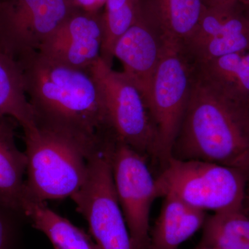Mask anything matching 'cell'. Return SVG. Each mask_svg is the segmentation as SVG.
Returning a JSON list of instances; mask_svg holds the SVG:
<instances>
[{
	"label": "cell",
	"instance_id": "cell-1",
	"mask_svg": "<svg viewBox=\"0 0 249 249\" xmlns=\"http://www.w3.org/2000/svg\"><path fill=\"white\" fill-rule=\"evenodd\" d=\"M171 157L233 168L249 183V103L206 80L194 69Z\"/></svg>",
	"mask_w": 249,
	"mask_h": 249
},
{
	"label": "cell",
	"instance_id": "cell-2",
	"mask_svg": "<svg viewBox=\"0 0 249 249\" xmlns=\"http://www.w3.org/2000/svg\"><path fill=\"white\" fill-rule=\"evenodd\" d=\"M16 60L36 120L96 143L111 132L102 95L89 71L63 65L38 51Z\"/></svg>",
	"mask_w": 249,
	"mask_h": 249
},
{
	"label": "cell",
	"instance_id": "cell-3",
	"mask_svg": "<svg viewBox=\"0 0 249 249\" xmlns=\"http://www.w3.org/2000/svg\"><path fill=\"white\" fill-rule=\"evenodd\" d=\"M24 199L45 203L71 197L84 184L89 159L101 143L36 120L24 127Z\"/></svg>",
	"mask_w": 249,
	"mask_h": 249
},
{
	"label": "cell",
	"instance_id": "cell-4",
	"mask_svg": "<svg viewBox=\"0 0 249 249\" xmlns=\"http://www.w3.org/2000/svg\"><path fill=\"white\" fill-rule=\"evenodd\" d=\"M248 178L240 172L200 160L171 157L156 178L157 198L173 196L214 213L245 210Z\"/></svg>",
	"mask_w": 249,
	"mask_h": 249
},
{
	"label": "cell",
	"instance_id": "cell-5",
	"mask_svg": "<svg viewBox=\"0 0 249 249\" xmlns=\"http://www.w3.org/2000/svg\"><path fill=\"white\" fill-rule=\"evenodd\" d=\"M89 71L101 91L112 133L147 160L160 163L158 135L140 90L124 72L114 71L101 58Z\"/></svg>",
	"mask_w": 249,
	"mask_h": 249
},
{
	"label": "cell",
	"instance_id": "cell-6",
	"mask_svg": "<svg viewBox=\"0 0 249 249\" xmlns=\"http://www.w3.org/2000/svg\"><path fill=\"white\" fill-rule=\"evenodd\" d=\"M112 145L107 141L91 154L84 184L71 198L89 224L98 249H135L114 188Z\"/></svg>",
	"mask_w": 249,
	"mask_h": 249
},
{
	"label": "cell",
	"instance_id": "cell-7",
	"mask_svg": "<svg viewBox=\"0 0 249 249\" xmlns=\"http://www.w3.org/2000/svg\"><path fill=\"white\" fill-rule=\"evenodd\" d=\"M194 69L179 47L172 46L157 67L147 107L158 135L160 166L171 157L193 83Z\"/></svg>",
	"mask_w": 249,
	"mask_h": 249
},
{
	"label": "cell",
	"instance_id": "cell-8",
	"mask_svg": "<svg viewBox=\"0 0 249 249\" xmlns=\"http://www.w3.org/2000/svg\"><path fill=\"white\" fill-rule=\"evenodd\" d=\"M111 166L116 196L134 248L148 249L150 211L157 199L156 178L148 160L116 138L111 148Z\"/></svg>",
	"mask_w": 249,
	"mask_h": 249
},
{
	"label": "cell",
	"instance_id": "cell-9",
	"mask_svg": "<svg viewBox=\"0 0 249 249\" xmlns=\"http://www.w3.org/2000/svg\"><path fill=\"white\" fill-rule=\"evenodd\" d=\"M75 9L70 0H1L0 49L15 59L38 51Z\"/></svg>",
	"mask_w": 249,
	"mask_h": 249
},
{
	"label": "cell",
	"instance_id": "cell-10",
	"mask_svg": "<svg viewBox=\"0 0 249 249\" xmlns=\"http://www.w3.org/2000/svg\"><path fill=\"white\" fill-rule=\"evenodd\" d=\"M173 45L151 5L142 0L138 19L116 42L114 56L123 64V72L140 90L146 105L156 70Z\"/></svg>",
	"mask_w": 249,
	"mask_h": 249
},
{
	"label": "cell",
	"instance_id": "cell-11",
	"mask_svg": "<svg viewBox=\"0 0 249 249\" xmlns=\"http://www.w3.org/2000/svg\"><path fill=\"white\" fill-rule=\"evenodd\" d=\"M193 65L249 49V21L242 4L205 8L196 31L181 47Z\"/></svg>",
	"mask_w": 249,
	"mask_h": 249
},
{
	"label": "cell",
	"instance_id": "cell-12",
	"mask_svg": "<svg viewBox=\"0 0 249 249\" xmlns=\"http://www.w3.org/2000/svg\"><path fill=\"white\" fill-rule=\"evenodd\" d=\"M103 14L75 9L38 52L63 64L89 71L101 58Z\"/></svg>",
	"mask_w": 249,
	"mask_h": 249
},
{
	"label": "cell",
	"instance_id": "cell-13",
	"mask_svg": "<svg viewBox=\"0 0 249 249\" xmlns=\"http://www.w3.org/2000/svg\"><path fill=\"white\" fill-rule=\"evenodd\" d=\"M206 212L173 196H164L160 214L150 231L148 249H178L206 221Z\"/></svg>",
	"mask_w": 249,
	"mask_h": 249
},
{
	"label": "cell",
	"instance_id": "cell-14",
	"mask_svg": "<svg viewBox=\"0 0 249 249\" xmlns=\"http://www.w3.org/2000/svg\"><path fill=\"white\" fill-rule=\"evenodd\" d=\"M12 120L0 116V205L22 213L27 157L18 149Z\"/></svg>",
	"mask_w": 249,
	"mask_h": 249
},
{
	"label": "cell",
	"instance_id": "cell-15",
	"mask_svg": "<svg viewBox=\"0 0 249 249\" xmlns=\"http://www.w3.org/2000/svg\"><path fill=\"white\" fill-rule=\"evenodd\" d=\"M22 214L48 237L55 249H98L84 231L49 209L45 203L25 199Z\"/></svg>",
	"mask_w": 249,
	"mask_h": 249
},
{
	"label": "cell",
	"instance_id": "cell-16",
	"mask_svg": "<svg viewBox=\"0 0 249 249\" xmlns=\"http://www.w3.org/2000/svg\"><path fill=\"white\" fill-rule=\"evenodd\" d=\"M0 116L12 118L22 128L35 124L22 70L17 60L0 49Z\"/></svg>",
	"mask_w": 249,
	"mask_h": 249
},
{
	"label": "cell",
	"instance_id": "cell-17",
	"mask_svg": "<svg viewBox=\"0 0 249 249\" xmlns=\"http://www.w3.org/2000/svg\"><path fill=\"white\" fill-rule=\"evenodd\" d=\"M150 5L168 38L180 48L196 31L206 8L203 0H154Z\"/></svg>",
	"mask_w": 249,
	"mask_h": 249
},
{
	"label": "cell",
	"instance_id": "cell-18",
	"mask_svg": "<svg viewBox=\"0 0 249 249\" xmlns=\"http://www.w3.org/2000/svg\"><path fill=\"white\" fill-rule=\"evenodd\" d=\"M193 66L206 80L249 104V49Z\"/></svg>",
	"mask_w": 249,
	"mask_h": 249
},
{
	"label": "cell",
	"instance_id": "cell-19",
	"mask_svg": "<svg viewBox=\"0 0 249 249\" xmlns=\"http://www.w3.org/2000/svg\"><path fill=\"white\" fill-rule=\"evenodd\" d=\"M249 249V218L245 210L214 213L206 218L196 248Z\"/></svg>",
	"mask_w": 249,
	"mask_h": 249
},
{
	"label": "cell",
	"instance_id": "cell-20",
	"mask_svg": "<svg viewBox=\"0 0 249 249\" xmlns=\"http://www.w3.org/2000/svg\"><path fill=\"white\" fill-rule=\"evenodd\" d=\"M142 7V0H106L101 57L109 66L112 65L116 42L138 19Z\"/></svg>",
	"mask_w": 249,
	"mask_h": 249
},
{
	"label": "cell",
	"instance_id": "cell-21",
	"mask_svg": "<svg viewBox=\"0 0 249 249\" xmlns=\"http://www.w3.org/2000/svg\"><path fill=\"white\" fill-rule=\"evenodd\" d=\"M12 211L0 205V249H7L16 235V227L11 214Z\"/></svg>",
	"mask_w": 249,
	"mask_h": 249
},
{
	"label": "cell",
	"instance_id": "cell-22",
	"mask_svg": "<svg viewBox=\"0 0 249 249\" xmlns=\"http://www.w3.org/2000/svg\"><path fill=\"white\" fill-rule=\"evenodd\" d=\"M74 9L91 14H99L104 8L106 0H70Z\"/></svg>",
	"mask_w": 249,
	"mask_h": 249
},
{
	"label": "cell",
	"instance_id": "cell-23",
	"mask_svg": "<svg viewBox=\"0 0 249 249\" xmlns=\"http://www.w3.org/2000/svg\"><path fill=\"white\" fill-rule=\"evenodd\" d=\"M247 0H203L207 8L225 7L234 5L243 4Z\"/></svg>",
	"mask_w": 249,
	"mask_h": 249
},
{
	"label": "cell",
	"instance_id": "cell-24",
	"mask_svg": "<svg viewBox=\"0 0 249 249\" xmlns=\"http://www.w3.org/2000/svg\"><path fill=\"white\" fill-rule=\"evenodd\" d=\"M241 4H242V9H243L246 17L247 18L249 21V0H247L245 3Z\"/></svg>",
	"mask_w": 249,
	"mask_h": 249
},
{
	"label": "cell",
	"instance_id": "cell-25",
	"mask_svg": "<svg viewBox=\"0 0 249 249\" xmlns=\"http://www.w3.org/2000/svg\"><path fill=\"white\" fill-rule=\"evenodd\" d=\"M245 209V211H249V194H247L246 196Z\"/></svg>",
	"mask_w": 249,
	"mask_h": 249
},
{
	"label": "cell",
	"instance_id": "cell-26",
	"mask_svg": "<svg viewBox=\"0 0 249 249\" xmlns=\"http://www.w3.org/2000/svg\"><path fill=\"white\" fill-rule=\"evenodd\" d=\"M196 249H222L214 248V247H204V248H196Z\"/></svg>",
	"mask_w": 249,
	"mask_h": 249
},
{
	"label": "cell",
	"instance_id": "cell-27",
	"mask_svg": "<svg viewBox=\"0 0 249 249\" xmlns=\"http://www.w3.org/2000/svg\"></svg>",
	"mask_w": 249,
	"mask_h": 249
}]
</instances>
